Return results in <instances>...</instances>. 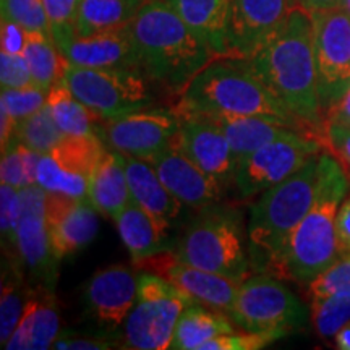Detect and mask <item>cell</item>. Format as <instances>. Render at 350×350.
<instances>
[{"mask_svg":"<svg viewBox=\"0 0 350 350\" xmlns=\"http://www.w3.org/2000/svg\"><path fill=\"white\" fill-rule=\"evenodd\" d=\"M227 317L243 331L286 338L304 329L308 313L299 297L275 275L256 273L240 284L237 299Z\"/></svg>","mask_w":350,"mask_h":350,"instance_id":"obj_8","label":"cell"},{"mask_svg":"<svg viewBox=\"0 0 350 350\" xmlns=\"http://www.w3.org/2000/svg\"><path fill=\"white\" fill-rule=\"evenodd\" d=\"M198 304L163 275H138V299L125 319L122 347L133 350L170 349L175 326L187 306Z\"/></svg>","mask_w":350,"mask_h":350,"instance_id":"obj_7","label":"cell"},{"mask_svg":"<svg viewBox=\"0 0 350 350\" xmlns=\"http://www.w3.org/2000/svg\"><path fill=\"white\" fill-rule=\"evenodd\" d=\"M116 345L111 339L104 338H80V336L70 334L67 331H60L59 338L55 339L52 349L59 350H109Z\"/></svg>","mask_w":350,"mask_h":350,"instance_id":"obj_44","label":"cell"},{"mask_svg":"<svg viewBox=\"0 0 350 350\" xmlns=\"http://www.w3.org/2000/svg\"><path fill=\"white\" fill-rule=\"evenodd\" d=\"M83 295L88 314L112 331L124 325L137 304L138 275L125 266L100 269L86 282Z\"/></svg>","mask_w":350,"mask_h":350,"instance_id":"obj_19","label":"cell"},{"mask_svg":"<svg viewBox=\"0 0 350 350\" xmlns=\"http://www.w3.org/2000/svg\"><path fill=\"white\" fill-rule=\"evenodd\" d=\"M243 243L242 214L226 204L200 209L178 242L175 256L196 268L243 282L253 275Z\"/></svg>","mask_w":350,"mask_h":350,"instance_id":"obj_6","label":"cell"},{"mask_svg":"<svg viewBox=\"0 0 350 350\" xmlns=\"http://www.w3.org/2000/svg\"><path fill=\"white\" fill-rule=\"evenodd\" d=\"M174 111L178 116L274 117L313 135L271 93L250 60L240 57H214L178 94Z\"/></svg>","mask_w":350,"mask_h":350,"instance_id":"obj_2","label":"cell"},{"mask_svg":"<svg viewBox=\"0 0 350 350\" xmlns=\"http://www.w3.org/2000/svg\"><path fill=\"white\" fill-rule=\"evenodd\" d=\"M131 33L142 72L177 96L217 57L164 0H148L131 20Z\"/></svg>","mask_w":350,"mask_h":350,"instance_id":"obj_4","label":"cell"},{"mask_svg":"<svg viewBox=\"0 0 350 350\" xmlns=\"http://www.w3.org/2000/svg\"><path fill=\"white\" fill-rule=\"evenodd\" d=\"M150 164L170 193L187 206L203 209L221 200L224 185L188 159L177 148L170 146L152 157Z\"/></svg>","mask_w":350,"mask_h":350,"instance_id":"obj_20","label":"cell"},{"mask_svg":"<svg viewBox=\"0 0 350 350\" xmlns=\"http://www.w3.org/2000/svg\"><path fill=\"white\" fill-rule=\"evenodd\" d=\"M326 125L350 126V86L342 98L325 113V126Z\"/></svg>","mask_w":350,"mask_h":350,"instance_id":"obj_47","label":"cell"},{"mask_svg":"<svg viewBox=\"0 0 350 350\" xmlns=\"http://www.w3.org/2000/svg\"><path fill=\"white\" fill-rule=\"evenodd\" d=\"M41 154L29 150L15 137L2 150L0 178L2 183L23 190L38 183V165Z\"/></svg>","mask_w":350,"mask_h":350,"instance_id":"obj_34","label":"cell"},{"mask_svg":"<svg viewBox=\"0 0 350 350\" xmlns=\"http://www.w3.org/2000/svg\"><path fill=\"white\" fill-rule=\"evenodd\" d=\"M297 0H229L226 20V55L248 59L281 26Z\"/></svg>","mask_w":350,"mask_h":350,"instance_id":"obj_15","label":"cell"},{"mask_svg":"<svg viewBox=\"0 0 350 350\" xmlns=\"http://www.w3.org/2000/svg\"><path fill=\"white\" fill-rule=\"evenodd\" d=\"M116 224L133 265L167 252L164 245L167 235L157 227L154 219L133 201L119 214Z\"/></svg>","mask_w":350,"mask_h":350,"instance_id":"obj_27","label":"cell"},{"mask_svg":"<svg viewBox=\"0 0 350 350\" xmlns=\"http://www.w3.org/2000/svg\"><path fill=\"white\" fill-rule=\"evenodd\" d=\"M308 288L312 297L350 294V253L340 255L329 268L318 274Z\"/></svg>","mask_w":350,"mask_h":350,"instance_id":"obj_38","label":"cell"},{"mask_svg":"<svg viewBox=\"0 0 350 350\" xmlns=\"http://www.w3.org/2000/svg\"><path fill=\"white\" fill-rule=\"evenodd\" d=\"M312 321L321 338L334 339L350 321V294L312 297Z\"/></svg>","mask_w":350,"mask_h":350,"instance_id":"obj_35","label":"cell"},{"mask_svg":"<svg viewBox=\"0 0 350 350\" xmlns=\"http://www.w3.org/2000/svg\"><path fill=\"white\" fill-rule=\"evenodd\" d=\"M300 7H304L308 12L317 10H329V8L340 7L342 0H297Z\"/></svg>","mask_w":350,"mask_h":350,"instance_id":"obj_48","label":"cell"},{"mask_svg":"<svg viewBox=\"0 0 350 350\" xmlns=\"http://www.w3.org/2000/svg\"><path fill=\"white\" fill-rule=\"evenodd\" d=\"M0 7H2V20L15 21L28 33L51 36L49 20L42 0H2Z\"/></svg>","mask_w":350,"mask_h":350,"instance_id":"obj_37","label":"cell"},{"mask_svg":"<svg viewBox=\"0 0 350 350\" xmlns=\"http://www.w3.org/2000/svg\"><path fill=\"white\" fill-rule=\"evenodd\" d=\"M178 129L180 117L175 111L146 107L104 120L100 135L113 151L150 163L172 146Z\"/></svg>","mask_w":350,"mask_h":350,"instance_id":"obj_12","label":"cell"},{"mask_svg":"<svg viewBox=\"0 0 350 350\" xmlns=\"http://www.w3.org/2000/svg\"><path fill=\"white\" fill-rule=\"evenodd\" d=\"M60 334L59 305L54 287L36 284L29 291L25 312L20 323L8 339V350H44L51 349Z\"/></svg>","mask_w":350,"mask_h":350,"instance_id":"obj_22","label":"cell"},{"mask_svg":"<svg viewBox=\"0 0 350 350\" xmlns=\"http://www.w3.org/2000/svg\"><path fill=\"white\" fill-rule=\"evenodd\" d=\"M340 8H344V10L350 15V0H342V2H340Z\"/></svg>","mask_w":350,"mask_h":350,"instance_id":"obj_50","label":"cell"},{"mask_svg":"<svg viewBox=\"0 0 350 350\" xmlns=\"http://www.w3.org/2000/svg\"><path fill=\"white\" fill-rule=\"evenodd\" d=\"M47 104H49L57 126L65 137L98 135L99 122H104L98 113H94L80 99H77L62 81L55 83L47 93Z\"/></svg>","mask_w":350,"mask_h":350,"instance_id":"obj_31","label":"cell"},{"mask_svg":"<svg viewBox=\"0 0 350 350\" xmlns=\"http://www.w3.org/2000/svg\"><path fill=\"white\" fill-rule=\"evenodd\" d=\"M312 13L318 94L323 117L350 86V15L344 8Z\"/></svg>","mask_w":350,"mask_h":350,"instance_id":"obj_11","label":"cell"},{"mask_svg":"<svg viewBox=\"0 0 350 350\" xmlns=\"http://www.w3.org/2000/svg\"><path fill=\"white\" fill-rule=\"evenodd\" d=\"M216 55H226L224 34L229 0H164Z\"/></svg>","mask_w":350,"mask_h":350,"instance_id":"obj_26","label":"cell"},{"mask_svg":"<svg viewBox=\"0 0 350 350\" xmlns=\"http://www.w3.org/2000/svg\"><path fill=\"white\" fill-rule=\"evenodd\" d=\"M65 135L55 124L49 104L15 124V138L38 154H49Z\"/></svg>","mask_w":350,"mask_h":350,"instance_id":"obj_33","label":"cell"},{"mask_svg":"<svg viewBox=\"0 0 350 350\" xmlns=\"http://www.w3.org/2000/svg\"><path fill=\"white\" fill-rule=\"evenodd\" d=\"M23 262L18 253L7 252V261L2 268V297H0V342L2 347L10 339L16 325L25 312L31 287H26L23 281Z\"/></svg>","mask_w":350,"mask_h":350,"instance_id":"obj_29","label":"cell"},{"mask_svg":"<svg viewBox=\"0 0 350 350\" xmlns=\"http://www.w3.org/2000/svg\"><path fill=\"white\" fill-rule=\"evenodd\" d=\"M124 161L131 201L150 214L157 227L167 235L172 222L180 214L183 203L170 193L148 161L130 156H124Z\"/></svg>","mask_w":350,"mask_h":350,"instance_id":"obj_23","label":"cell"},{"mask_svg":"<svg viewBox=\"0 0 350 350\" xmlns=\"http://www.w3.org/2000/svg\"><path fill=\"white\" fill-rule=\"evenodd\" d=\"M319 156H313L286 180L262 191L252 206L247 232L255 274L274 275L288 235L312 208L318 191Z\"/></svg>","mask_w":350,"mask_h":350,"instance_id":"obj_5","label":"cell"},{"mask_svg":"<svg viewBox=\"0 0 350 350\" xmlns=\"http://www.w3.org/2000/svg\"><path fill=\"white\" fill-rule=\"evenodd\" d=\"M47 104V93L39 90L38 86L13 88V90H2L0 106L10 113L15 124L25 117L38 112Z\"/></svg>","mask_w":350,"mask_h":350,"instance_id":"obj_39","label":"cell"},{"mask_svg":"<svg viewBox=\"0 0 350 350\" xmlns=\"http://www.w3.org/2000/svg\"><path fill=\"white\" fill-rule=\"evenodd\" d=\"M88 200L99 213L116 221L131 203L124 154L117 151L104 152L90 177Z\"/></svg>","mask_w":350,"mask_h":350,"instance_id":"obj_25","label":"cell"},{"mask_svg":"<svg viewBox=\"0 0 350 350\" xmlns=\"http://www.w3.org/2000/svg\"><path fill=\"white\" fill-rule=\"evenodd\" d=\"M23 55L31 70L33 85L49 93L51 88L62 78L67 62L54 39L41 33H28Z\"/></svg>","mask_w":350,"mask_h":350,"instance_id":"obj_32","label":"cell"},{"mask_svg":"<svg viewBox=\"0 0 350 350\" xmlns=\"http://www.w3.org/2000/svg\"><path fill=\"white\" fill-rule=\"evenodd\" d=\"M148 0H81L77 36L86 38L129 25Z\"/></svg>","mask_w":350,"mask_h":350,"instance_id":"obj_30","label":"cell"},{"mask_svg":"<svg viewBox=\"0 0 350 350\" xmlns=\"http://www.w3.org/2000/svg\"><path fill=\"white\" fill-rule=\"evenodd\" d=\"M336 230H338V245L340 255L350 253V198L340 204L338 217H336Z\"/></svg>","mask_w":350,"mask_h":350,"instance_id":"obj_46","label":"cell"},{"mask_svg":"<svg viewBox=\"0 0 350 350\" xmlns=\"http://www.w3.org/2000/svg\"><path fill=\"white\" fill-rule=\"evenodd\" d=\"M49 20L51 36L59 51L77 38V21L81 0H42Z\"/></svg>","mask_w":350,"mask_h":350,"instance_id":"obj_36","label":"cell"},{"mask_svg":"<svg viewBox=\"0 0 350 350\" xmlns=\"http://www.w3.org/2000/svg\"><path fill=\"white\" fill-rule=\"evenodd\" d=\"M135 266L163 275L188 295L193 297L198 304L226 314L229 313L237 299L240 284H242L226 275L182 262L175 256V253L169 252L157 253Z\"/></svg>","mask_w":350,"mask_h":350,"instance_id":"obj_16","label":"cell"},{"mask_svg":"<svg viewBox=\"0 0 350 350\" xmlns=\"http://www.w3.org/2000/svg\"><path fill=\"white\" fill-rule=\"evenodd\" d=\"M278 339L281 338L275 334H269V332L243 331L240 334L230 332V334H222L211 339L209 342L203 344L200 350H258Z\"/></svg>","mask_w":350,"mask_h":350,"instance_id":"obj_41","label":"cell"},{"mask_svg":"<svg viewBox=\"0 0 350 350\" xmlns=\"http://www.w3.org/2000/svg\"><path fill=\"white\" fill-rule=\"evenodd\" d=\"M248 60L279 103L323 143L312 13L297 5Z\"/></svg>","mask_w":350,"mask_h":350,"instance_id":"obj_1","label":"cell"},{"mask_svg":"<svg viewBox=\"0 0 350 350\" xmlns=\"http://www.w3.org/2000/svg\"><path fill=\"white\" fill-rule=\"evenodd\" d=\"M235 332L230 318L216 310H206L204 305L193 304L187 306L175 326L172 350H200L203 344L222 334Z\"/></svg>","mask_w":350,"mask_h":350,"instance_id":"obj_28","label":"cell"},{"mask_svg":"<svg viewBox=\"0 0 350 350\" xmlns=\"http://www.w3.org/2000/svg\"><path fill=\"white\" fill-rule=\"evenodd\" d=\"M0 85L2 90L33 86L31 70L23 54H0Z\"/></svg>","mask_w":350,"mask_h":350,"instance_id":"obj_42","label":"cell"},{"mask_svg":"<svg viewBox=\"0 0 350 350\" xmlns=\"http://www.w3.org/2000/svg\"><path fill=\"white\" fill-rule=\"evenodd\" d=\"M334 342L340 350H350V321L336 334Z\"/></svg>","mask_w":350,"mask_h":350,"instance_id":"obj_49","label":"cell"},{"mask_svg":"<svg viewBox=\"0 0 350 350\" xmlns=\"http://www.w3.org/2000/svg\"><path fill=\"white\" fill-rule=\"evenodd\" d=\"M60 54L67 62L80 67L125 68L142 72L137 44L131 33V21L129 25L93 36L73 38L60 49Z\"/></svg>","mask_w":350,"mask_h":350,"instance_id":"obj_21","label":"cell"},{"mask_svg":"<svg viewBox=\"0 0 350 350\" xmlns=\"http://www.w3.org/2000/svg\"><path fill=\"white\" fill-rule=\"evenodd\" d=\"M28 31L18 23L2 20V52L7 54H23Z\"/></svg>","mask_w":350,"mask_h":350,"instance_id":"obj_45","label":"cell"},{"mask_svg":"<svg viewBox=\"0 0 350 350\" xmlns=\"http://www.w3.org/2000/svg\"><path fill=\"white\" fill-rule=\"evenodd\" d=\"M325 146L321 139L305 131L294 130L286 137L252 152L242 163H239L234 175V185L242 198L262 193L291 177L313 156L321 154Z\"/></svg>","mask_w":350,"mask_h":350,"instance_id":"obj_10","label":"cell"},{"mask_svg":"<svg viewBox=\"0 0 350 350\" xmlns=\"http://www.w3.org/2000/svg\"><path fill=\"white\" fill-rule=\"evenodd\" d=\"M106 152L99 135L64 137L38 165V183L46 191L88 198L90 177Z\"/></svg>","mask_w":350,"mask_h":350,"instance_id":"obj_13","label":"cell"},{"mask_svg":"<svg viewBox=\"0 0 350 350\" xmlns=\"http://www.w3.org/2000/svg\"><path fill=\"white\" fill-rule=\"evenodd\" d=\"M47 191L34 183L20 190V217L16 226V253L36 284L54 287L59 261L51 245L46 217Z\"/></svg>","mask_w":350,"mask_h":350,"instance_id":"obj_14","label":"cell"},{"mask_svg":"<svg viewBox=\"0 0 350 350\" xmlns=\"http://www.w3.org/2000/svg\"><path fill=\"white\" fill-rule=\"evenodd\" d=\"M323 144L325 150L339 161L350 178V126L326 125Z\"/></svg>","mask_w":350,"mask_h":350,"instance_id":"obj_43","label":"cell"},{"mask_svg":"<svg viewBox=\"0 0 350 350\" xmlns=\"http://www.w3.org/2000/svg\"><path fill=\"white\" fill-rule=\"evenodd\" d=\"M350 190V178L331 152L319 156L318 191L310 211L288 235L274 275L310 284L340 256L336 217Z\"/></svg>","mask_w":350,"mask_h":350,"instance_id":"obj_3","label":"cell"},{"mask_svg":"<svg viewBox=\"0 0 350 350\" xmlns=\"http://www.w3.org/2000/svg\"><path fill=\"white\" fill-rule=\"evenodd\" d=\"M208 119H213L224 131L234 156L235 169L245 157L266 144L286 137L294 130L304 131L288 122L266 116H217Z\"/></svg>","mask_w":350,"mask_h":350,"instance_id":"obj_24","label":"cell"},{"mask_svg":"<svg viewBox=\"0 0 350 350\" xmlns=\"http://www.w3.org/2000/svg\"><path fill=\"white\" fill-rule=\"evenodd\" d=\"M20 217V190L2 183L0 185V234L2 245L7 252L16 250V226Z\"/></svg>","mask_w":350,"mask_h":350,"instance_id":"obj_40","label":"cell"},{"mask_svg":"<svg viewBox=\"0 0 350 350\" xmlns=\"http://www.w3.org/2000/svg\"><path fill=\"white\" fill-rule=\"evenodd\" d=\"M60 81L103 120L146 109L152 103L139 70L91 68L65 62Z\"/></svg>","mask_w":350,"mask_h":350,"instance_id":"obj_9","label":"cell"},{"mask_svg":"<svg viewBox=\"0 0 350 350\" xmlns=\"http://www.w3.org/2000/svg\"><path fill=\"white\" fill-rule=\"evenodd\" d=\"M46 217L57 260H64L85 248L99 230L98 209L88 198L47 191Z\"/></svg>","mask_w":350,"mask_h":350,"instance_id":"obj_18","label":"cell"},{"mask_svg":"<svg viewBox=\"0 0 350 350\" xmlns=\"http://www.w3.org/2000/svg\"><path fill=\"white\" fill-rule=\"evenodd\" d=\"M178 117L180 129L172 146L217 178L224 187L234 183L235 161L221 126L203 116Z\"/></svg>","mask_w":350,"mask_h":350,"instance_id":"obj_17","label":"cell"}]
</instances>
